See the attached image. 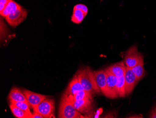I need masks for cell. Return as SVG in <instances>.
<instances>
[{
  "mask_svg": "<svg viewBox=\"0 0 156 118\" xmlns=\"http://www.w3.org/2000/svg\"><path fill=\"white\" fill-rule=\"evenodd\" d=\"M76 74L84 89L93 95L101 92L96 84L94 72L92 71L90 67H87L81 69L78 71Z\"/></svg>",
  "mask_w": 156,
  "mask_h": 118,
  "instance_id": "6da1fadb",
  "label": "cell"
},
{
  "mask_svg": "<svg viewBox=\"0 0 156 118\" xmlns=\"http://www.w3.org/2000/svg\"><path fill=\"white\" fill-rule=\"evenodd\" d=\"M73 95L65 93L62 96L59 105L58 118H79L82 117L81 113L74 107Z\"/></svg>",
  "mask_w": 156,
  "mask_h": 118,
  "instance_id": "7a4b0ae2",
  "label": "cell"
},
{
  "mask_svg": "<svg viewBox=\"0 0 156 118\" xmlns=\"http://www.w3.org/2000/svg\"><path fill=\"white\" fill-rule=\"evenodd\" d=\"M33 111L40 113L44 118L54 117L55 101L52 98H46L33 108Z\"/></svg>",
  "mask_w": 156,
  "mask_h": 118,
  "instance_id": "3957f363",
  "label": "cell"
},
{
  "mask_svg": "<svg viewBox=\"0 0 156 118\" xmlns=\"http://www.w3.org/2000/svg\"><path fill=\"white\" fill-rule=\"evenodd\" d=\"M28 15V11L22 6L11 12L6 17V21L12 27H15L25 20Z\"/></svg>",
  "mask_w": 156,
  "mask_h": 118,
  "instance_id": "277c9868",
  "label": "cell"
},
{
  "mask_svg": "<svg viewBox=\"0 0 156 118\" xmlns=\"http://www.w3.org/2000/svg\"><path fill=\"white\" fill-rule=\"evenodd\" d=\"M143 57L142 54L138 52L137 46H132L125 53L124 56L125 65L128 67L132 68L139 63Z\"/></svg>",
  "mask_w": 156,
  "mask_h": 118,
  "instance_id": "5b68a950",
  "label": "cell"
},
{
  "mask_svg": "<svg viewBox=\"0 0 156 118\" xmlns=\"http://www.w3.org/2000/svg\"><path fill=\"white\" fill-rule=\"evenodd\" d=\"M125 91L126 96H128L134 89L138 81L132 68L126 67V71L124 75Z\"/></svg>",
  "mask_w": 156,
  "mask_h": 118,
  "instance_id": "8992f818",
  "label": "cell"
},
{
  "mask_svg": "<svg viewBox=\"0 0 156 118\" xmlns=\"http://www.w3.org/2000/svg\"><path fill=\"white\" fill-rule=\"evenodd\" d=\"M22 91L32 108L37 106L48 97L46 95L35 93L26 89H23Z\"/></svg>",
  "mask_w": 156,
  "mask_h": 118,
  "instance_id": "52a82bcc",
  "label": "cell"
},
{
  "mask_svg": "<svg viewBox=\"0 0 156 118\" xmlns=\"http://www.w3.org/2000/svg\"><path fill=\"white\" fill-rule=\"evenodd\" d=\"M94 78L96 84L103 95L108 97V91L107 86V74L105 70L94 72Z\"/></svg>",
  "mask_w": 156,
  "mask_h": 118,
  "instance_id": "ba28073f",
  "label": "cell"
},
{
  "mask_svg": "<svg viewBox=\"0 0 156 118\" xmlns=\"http://www.w3.org/2000/svg\"><path fill=\"white\" fill-rule=\"evenodd\" d=\"M105 72L107 74V86L108 91V97L110 98H116L118 97L116 86L117 77L108 72Z\"/></svg>",
  "mask_w": 156,
  "mask_h": 118,
  "instance_id": "9c48e42d",
  "label": "cell"
},
{
  "mask_svg": "<svg viewBox=\"0 0 156 118\" xmlns=\"http://www.w3.org/2000/svg\"><path fill=\"white\" fill-rule=\"evenodd\" d=\"M73 105L75 109L80 113H88L93 108V99L74 100Z\"/></svg>",
  "mask_w": 156,
  "mask_h": 118,
  "instance_id": "30bf717a",
  "label": "cell"
},
{
  "mask_svg": "<svg viewBox=\"0 0 156 118\" xmlns=\"http://www.w3.org/2000/svg\"><path fill=\"white\" fill-rule=\"evenodd\" d=\"M126 71V66L125 62H120L115 63L108 67L105 70V72H108L114 75L117 77L124 76Z\"/></svg>",
  "mask_w": 156,
  "mask_h": 118,
  "instance_id": "8fae6325",
  "label": "cell"
},
{
  "mask_svg": "<svg viewBox=\"0 0 156 118\" xmlns=\"http://www.w3.org/2000/svg\"><path fill=\"white\" fill-rule=\"evenodd\" d=\"M83 89H84L80 82L77 74H75L68 84L65 93L68 95H72L73 96L78 91Z\"/></svg>",
  "mask_w": 156,
  "mask_h": 118,
  "instance_id": "7c38bea8",
  "label": "cell"
},
{
  "mask_svg": "<svg viewBox=\"0 0 156 118\" xmlns=\"http://www.w3.org/2000/svg\"><path fill=\"white\" fill-rule=\"evenodd\" d=\"M8 98L9 101L23 102L30 105L22 90L21 91L20 89L16 87H14L11 89L9 94Z\"/></svg>",
  "mask_w": 156,
  "mask_h": 118,
  "instance_id": "4fadbf2b",
  "label": "cell"
},
{
  "mask_svg": "<svg viewBox=\"0 0 156 118\" xmlns=\"http://www.w3.org/2000/svg\"><path fill=\"white\" fill-rule=\"evenodd\" d=\"M132 70L135 74L138 82L144 77L146 72L144 70V57L140 59L139 63L136 66L132 68Z\"/></svg>",
  "mask_w": 156,
  "mask_h": 118,
  "instance_id": "5bb4252c",
  "label": "cell"
},
{
  "mask_svg": "<svg viewBox=\"0 0 156 118\" xmlns=\"http://www.w3.org/2000/svg\"><path fill=\"white\" fill-rule=\"evenodd\" d=\"M21 5L16 3L13 0H9L8 4L6 5L4 10L1 12V15L2 17L6 18L13 11H16L21 7Z\"/></svg>",
  "mask_w": 156,
  "mask_h": 118,
  "instance_id": "9a60e30c",
  "label": "cell"
},
{
  "mask_svg": "<svg viewBox=\"0 0 156 118\" xmlns=\"http://www.w3.org/2000/svg\"><path fill=\"white\" fill-rule=\"evenodd\" d=\"M9 108L13 115L18 118H31V116L25 111L20 109L14 104L10 103Z\"/></svg>",
  "mask_w": 156,
  "mask_h": 118,
  "instance_id": "2e32d148",
  "label": "cell"
},
{
  "mask_svg": "<svg viewBox=\"0 0 156 118\" xmlns=\"http://www.w3.org/2000/svg\"><path fill=\"white\" fill-rule=\"evenodd\" d=\"M116 86V91L118 96L121 97H125L126 95L124 76L122 77H117Z\"/></svg>",
  "mask_w": 156,
  "mask_h": 118,
  "instance_id": "e0dca14e",
  "label": "cell"
},
{
  "mask_svg": "<svg viewBox=\"0 0 156 118\" xmlns=\"http://www.w3.org/2000/svg\"><path fill=\"white\" fill-rule=\"evenodd\" d=\"M86 15L87 14L80 10L73 9L71 17L72 21L75 24L81 23Z\"/></svg>",
  "mask_w": 156,
  "mask_h": 118,
  "instance_id": "ac0fdd59",
  "label": "cell"
},
{
  "mask_svg": "<svg viewBox=\"0 0 156 118\" xmlns=\"http://www.w3.org/2000/svg\"><path fill=\"white\" fill-rule=\"evenodd\" d=\"M93 95L90 92L83 89L78 91L73 95V97L75 101L81 99H93Z\"/></svg>",
  "mask_w": 156,
  "mask_h": 118,
  "instance_id": "d6986e66",
  "label": "cell"
},
{
  "mask_svg": "<svg viewBox=\"0 0 156 118\" xmlns=\"http://www.w3.org/2000/svg\"><path fill=\"white\" fill-rule=\"evenodd\" d=\"M10 103L14 104L17 107L20 109H22L23 111H25V112L28 113L31 116L32 118V113L30 112V107H31L30 105L23 102H18V101H9Z\"/></svg>",
  "mask_w": 156,
  "mask_h": 118,
  "instance_id": "ffe728a7",
  "label": "cell"
},
{
  "mask_svg": "<svg viewBox=\"0 0 156 118\" xmlns=\"http://www.w3.org/2000/svg\"><path fill=\"white\" fill-rule=\"evenodd\" d=\"M73 9H79L83 11L86 14H87L88 13V8L86 5L82 4H78L74 6Z\"/></svg>",
  "mask_w": 156,
  "mask_h": 118,
  "instance_id": "44dd1931",
  "label": "cell"
},
{
  "mask_svg": "<svg viewBox=\"0 0 156 118\" xmlns=\"http://www.w3.org/2000/svg\"><path fill=\"white\" fill-rule=\"evenodd\" d=\"M149 117L151 118H156V105L151 109Z\"/></svg>",
  "mask_w": 156,
  "mask_h": 118,
  "instance_id": "7402d4cb",
  "label": "cell"
},
{
  "mask_svg": "<svg viewBox=\"0 0 156 118\" xmlns=\"http://www.w3.org/2000/svg\"><path fill=\"white\" fill-rule=\"evenodd\" d=\"M44 118V117L40 113L34 111V112L32 113V118Z\"/></svg>",
  "mask_w": 156,
  "mask_h": 118,
  "instance_id": "603a6c76",
  "label": "cell"
},
{
  "mask_svg": "<svg viewBox=\"0 0 156 118\" xmlns=\"http://www.w3.org/2000/svg\"><path fill=\"white\" fill-rule=\"evenodd\" d=\"M6 6V5H4V4L0 3V13L2 12L4 10Z\"/></svg>",
  "mask_w": 156,
  "mask_h": 118,
  "instance_id": "cb8c5ba5",
  "label": "cell"
},
{
  "mask_svg": "<svg viewBox=\"0 0 156 118\" xmlns=\"http://www.w3.org/2000/svg\"><path fill=\"white\" fill-rule=\"evenodd\" d=\"M9 1V0H0V3L6 5L8 3Z\"/></svg>",
  "mask_w": 156,
  "mask_h": 118,
  "instance_id": "d4e9b609",
  "label": "cell"
},
{
  "mask_svg": "<svg viewBox=\"0 0 156 118\" xmlns=\"http://www.w3.org/2000/svg\"><path fill=\"white\" fill-rule=\"evenodd\" d=\"M101 1H102V0H101Z\"/></svg>",
  "mask_w": 156,
  "mask_h": 118,
  "instance_id": "484cf974",
  "label": "cell"
}]
</instances>
